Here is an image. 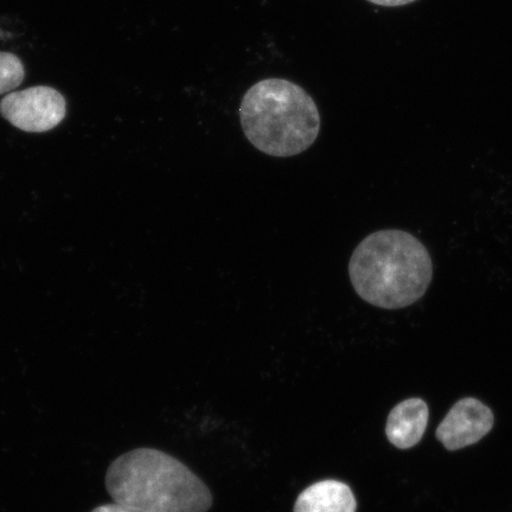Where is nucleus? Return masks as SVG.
<instances>
[{
	"label": "nucleus",
	"mask_w": 512,
	"mask_h": 512,
	"mask_svg": "<svg viewBox=\"0 0 512 512\" xmlns=\"http://www.w3.org/2000/svg\"><path fill=\"white\" fill-rule=\"evenodd\" d=\"M349 277L364 302L398 310L424 297L433 278V264L430 253L415 236L384 229L356 247L349 262Z\"/></svg>",
	"instance_id": "nucleus-1"
},
{
	"label": "nucleus",
	"mask_w": 512,
	"mask_h": 512,
	"mask_svg": "<svg viewBox=\"0 0 512 512\" xmlns=\"http://www.w3.org/2000/svg\"><path fill=\"white\" fill-rule=\"evenodd\" d=\"M369 3L383 6V8H399L416 2V0H368Z\"/></svg>",
	"instance_id": "nucleus-9"
},
{
	"label": "nucleus",
	"mask_w": 512,
	"mask_h": 512,
	"mask_svg": "<svg viewBox=\"0 0 512 512\" xmlns=\"http://www.w3.org/2000/svg\"><path fill=\"white\" fill-rule=\"evenodd\" d=\"M24 78L25 70L19 57L0 51V95L15 91Z\"/></svg>",
	"instance_id": "nucleus-8"
},
{
	"label": "nucleus",
	"mask_w": 512,
	"mask_h": 512,
	"mask_svg": "<svg viewBox=\"0 0 512 512\" xmlns=\"http://www.w3.org/2000/svg\"><path fill=\"white\" fill-rule=\"evenodd\" d=\"M494 414L477 399L460 400L451 408L438 427L437 438L448 451L462 450L478 443L492 427Z\"/></svg>",
	"instance_id": "nucleus-5"
},
{
	"label": "nucleus",
	"mask_w": 512,
	"mask_h": 512,
	"mask_svg": "<svg viewBox=\"0 0 512 512\" xmlns=\"http://www.w3.org/2000/svg\"><path fill=\"white\" fill-rule=\"evenodd\" d=\"M91 512H138V511L124 507V505L114 502V503H110V504L100 505V507L95 508Z\"/></svg>",
	"instance_id": "nucleus-10"
},
{
	"label": "nucleus",
	"mask_w": 512,
	"mask_h": 512,
	"mask_svg": "<svg viewBox=\"0 0 512 512\" xmlns=\"http://www.w3.org/2000/svg\"><path fill=\"white\" fill-rule=\"evenodd\" d=\"M427 403L421 399H408L399 403L387 420V438L395 447L407 450L420 443L428 424Z\"/></svg>",
	"instance_id": "nucleus-6"
},
{
	"label": "nucleus",
	"mask_w": 512,
	"mask_h": 512,
	"mask_svg": "<svg viewBox=\"0 0 512 512\" xmlns=\"http://www.w3.org/2000/svg\"><path fill=\"white\" fill-rule=\"evenodd\" d=\"M113 502L138 512H207L213 496L203 480L170 454L137 448L108 467Z\"/></svg>",
	"instance_id": "nucleus-2"
},
{
	"label": "nucleus",
	"mask_w": 512,
	"mask_h": 512,
	"mask_svg": "<svg viewBox=\"0 0 512 512\" xmlns=\"http://www.w3.org/2000/svg\"><path fill=\"white\" fill-rule=\"evenodd\" d=\"M240 121L249 143L278 158L309 150L320 132L315 100L285 79H266L249 88L241 102Z\"/></svg>",
	"instance_id": "nucleus-3"
},
{
	"label": "nucleus",
	"mask_w": 512,
	"mask_h": 512,
	"mask_svg": "<svg viewBox=\"0 0 512 512\" xmlns=\"http://www.w3.org/2000/svg\"><path fill=\"white\" fill-rule=\"evenodd\" d=\"M0 114L19 130L43 133L66 118L67 102L55 88L36 86L6 95L0 101Z\"/></svg>",
	"instance_id": "nucleus-4"
},
{
	"label": "nucleus",
	"mask_w": 512,
	"mask_h": 512,
	"mask_svg": "<svg viewBox=\"0 0 512 512\" xmlns=\"http://www.w3.org/2000/svg\"><path fill=\"white\" fill-rule=\"evenodd\" d=\"M357 502L352 490L338 480H322L302 492L293 512H356Z\"/></svg>",
	"instance_id": "nucleus-7"
}]
</instances>
